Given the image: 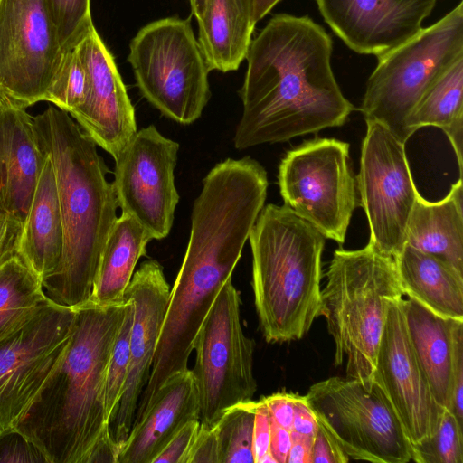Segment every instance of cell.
<instances>
[{"label":"cell","instance_id":"45","mask_svg":"<svg viewBox=\"0 0 463 463\" xmlns=\"http://www.w3.org/2000/svg\"><path fill=\"white\" fill-rule=\"evenodd\" d=\"M280 0H253V19L255 24L268 14Z\"/></svg>","mask_w":463,"mask_h":463},{"label":"cell","instance_id":"10","mask_svg":"<svg viewBox=\"0 0 463 463\" xmlns=\"http://www.w3.org/2000/svg\"><path fill=\"white\" fill-rule=\"evenodd\" d=\"M349 147L336 138L307 140L287 152L278 175L284 204L340 245L358 204Z\"/></svg>","mask_w":463,"mask_h":463},{"label":"cell","instance_id":"31","mask_svg":"<svg viewBox=\"0 0 463 463\" xmlns=\"http://www.w3.org/2000/svg\"><path fill=\"white\" fill-rule=\"evenodd\" d=\"M88 78L77 47L63 52L44 101L71 114L87 96Z\"/></svg>","mask_w":463,"mask_h":463},{"label":"cell","instance_id":"14","mask_svg":"<svg viewBox=\"0 0 463 463\" xmlns=\"http://www.w3.org/2000/svg\"><path fill=\"white\" fill-rule=\"evenodd\" d=\"M62 55L45 0H0V91L25 108L44 101Z\"/></svg>","mask_w":463,"mask_h":463},{"label":"cell","instance_id":"30","mask_svg":"<svg viewBox=\"0 0 463 463\" xmlns=\"http://www.w3.org/2000/svg\"><path fill=\"white\" fill-rule=\"evenodd\" d=\"M257 401L241 402L226 410L213 428L220 463H254L252 441Z\"/></svg>","mask_w":463,"mask_h":463},{"label":"cell","instance_id":"23","mask_svg":"<svg viewBox=\"0 0 463 463\" xmlns=\"http://www.w3.org/2000/svg\"><path fill=\"white\" fill-rule=\"evenodd\" d=\"M62 247L59 197L53 168L47 155L28 213L21 224L16 254L43 282L56 270Z\"/></svg>","mask_w":463,"mask_h":463},{"label":"cell","instance_id":"5","mask_svg":"<svg viewBox=\"0 0 463 463\" xmlns=\"http://www.w3.org/2000/svg\"><path fill=\"white\" fill-rule=\"evenodd\" d=\"M249 241L254 304L265 340L301 339L320 317L325 237L285 204L269 203Z\"/></svg>","mask_w":463,"mask_h":463},{"label":"cell","instance_id":"21","mask_svg":"<svg viewBox=\"0 0 463 463\" xmlns=\"http://www.w3.org/2000/svg\"><path fill=\"white\" fill-rule=\"evenodd\" d=\"M407 329L434 399L451 411L456 373L463 368V320L435 315L412 298L404 299Z\"/></svg>","mask_w":463,"mask_h":463},{"label":"cell","instance_id":"34","mask_svg":"<svg viewBox=\"0 0 463 463\" xmlns=\"http://www.w3.org/2000/svg\"><path fill=\"white\" fill-rule=\"evenodd\" d=\"M62 52L76 47L94 27L90 0H45Z\"/></svg>","mask_w":463,"mask_h":463},{"label":"cell","instance_id":"7","mask_svg":"<svg viewBox=\"0 0 463 463\" xmlns=\"http://www.w3.org/2000/svg\"><path fill=\"white\" fill-rule=\"evenodd\" d=\"M463 58V2L435 24L378 57L360 111L406 143L414 108L436 80Z\"/></svg>","mask_w":463,"mask_h":463},{"label":"cell","instance_id":"4","mask_svg":"<svg viewBox=\"0 0 463 463\" xmlns=\"http://www.w3.org/2000/svg\"><path fill=\"white\" fill-rule=\"evenodd\" d=\"M34 121L53 168L63 230L60 263L43 286L50 300L75 307L90 298L118 206L97 145L71 116L50 105Z\"/></svg>","mask_w":463,"mask_h":463},{"label":"cell","instance_id":"33","mask_svg":"<svg viewBox=\"0 0 463 463\" xmlns=\"http://www.w3.org/2000/svg\"><path fill=\"white\" fill-rule=\"evenodd\" d=\"M133 311V303L129 299V304L115 342L107 370L104 405L109 427L114 419L127 380L129 364V337Z\"/></svg>","mask_w":463,"mask_h":463},{"label":"cell","instance_id":"15","mask_svg":"<svg viewBox=\"0 0 463 463\" xmlns=\"http://www.w3.org/2000/svg\"><path fill=\"white\" fill-rule=\"evenodd\" d=\"M178 150V143L150 125L137 131L114 159L118 206L156 240L169 234L179 202L174 175Z\"/></svg>","mask_w":463,"mask_h":463},{"label":"cell","instance_id":"38","mask_svg":"<svg viewBox=\"0 0 463 463\" xmlns=\"http://www.w3.org/2000/svg\"><path fill=\"white\" fill-rule=\"evenodd\" d=\"M186 463H220L218 440L213 427L200 424Z\"/></svg>","mask_w":463,"mask_h":463},{"label":"cell","instance_id":"28","mask_svg":"<svg viewBox=\"0 0 463 463\" xmlns=\"http://www.w3.org/2000/svg\"><path fill=\"white\" fill-rule=\"evenodd\" d=\"M408 127L412 135L424 127L442 129L455 152L462 177L463 58L456 61L428 89L411 112Z\"/></svg>","mask_w":463,"mask_h":463},{"label":"cell","instance_id":"36","mask_svg":"<svg viewBox=\"0 0 463 463\" xmlns=\"http://www.w3.org/2000/svg\"><path fill=\"white\" fill-rule=\"evenodd\" d=\"M200 427V421L192 420L186 422L168 441L153 463H186L192 444Z\"/></svg>","mask_w":463,"mask_h":463},{"label":"cell","instance_id":"1","mask_svg":"<svg viewBox=\"0 0 463 463\" xmlns=\"http://www.w3.org/2000/svg\"><path fill=\"white\" fill-rule=\"evenodd\" d=\"M332 52L331 37L309 16L271 17L246 55L234 146L287 142L343 126L354 107L336 82Z\"/></svg>","mask_w":463,"mask_h":463},{"label":"cell","instance_id":"44","mask_svg":"<svg viewBox=\"0 0 463 463\" xmlns=\"http://www.w3.org/2000/svg\"><path fill=\"white\" fill-rule=\"evenodd\" d=\"M313 439L291 431V447L287 463H310Z\"/></svg>","mask_w":463,"mask_h":463},{"label":"cell","instance_id":"20","mask_svg":"<svg viewBox=\"0 0 463 463\" xmlns=\"http://www.w3.org/2000/svg\"><path fill=\"white\" fill-rule=\"evenodd\" d=\"M26 109L0 91V213L21 222L47 156Z\"/></svg>","mask_w":463,"mask_h":463},{"label":"cell","instance_id":"46","mask_svg":"<svg viewBox=\"0 0 463 463\" xmlns=\"http://www.w3.org/2000/svg\"><path fill=\"white\" fill-rule=\"evenodd\" d=\"M210 0H189L192 14L197 22L201 20Z\"/></svg>","mask_w":463,"mask_h":463},{"label":"cell","instance_id":"8","mask_svg":"<svg viewBox=\"0 0 463 463\" xmlns=\"http://www.w3.org/2000/svg\"><path fill=\"white\" fill-rule=\"evenodd\" d=\"M128 61L142 96L164 116L188 125L211 96L210 71L189 20L167 17L142 27Z\"/></svg>","mask_w":463,"mask_h":463},{"label":"cell","instance_id":"11","mask_svg":"<svg viewBox=\"0 0 463 463\" xmlns=\"http://www.w3.org/2000/svg\"><path fill=\"white\" fill-rule=\"evenodd\" d=\"M305 397L349 460L412 461V444L375 383L367 388L357 380L333 376L311 385Z\"/></svg>","mask_w":463,"mask_h":463},{"label":"cell","instance_id":"29","mask_svg":"<svg viewBox=\"0 0 463 463\" xmlns=\"http://www.w3.org/2000/svg\"><path fill=\"white\" fill-rule=\"evenodd\" d=\"M49 300L42 279L14 254L0 266V340L24 325Z\"/></svg>","mask_w":463,"mask_h":463},{"label":"cell","instance_id":"43","mask_svg":"<svg viewBox=\"0 0 463 463\" xmlns=\"http://www.w3.org/2000/svg\"><path fill=\"white\" fill-rule=\"evenodd\" d=\"M291 447V430L282 428L270 419L269 452L276 463H287Z\"/></svg>","mask_w":463,"mask_h":463},{"label":"cell","instance_id":"13","mask_svg":"<svg viewBox=\"0 0 463 463\" xmlns=\"http://www.w3.org/2000/svg\"><path fill=\"white\" fill-rule=\"evenodd\" d=\"M75 316L49 299L0 340V432L15 427L62 359Z\"/></svg>","mask_w":463,"mask_h":463},{"label":"cell","instance_id":"12","mask_svg":"<svg viewBox=\"0 0 463 463\" xmlns=\"http://www.w3.org/2000/svg\"><path fill=\"white\" fill-rule=\"evenodd\" d=\"M355 181L369 224L368 243L394 259L405 245L409 219L420 193L405 143L378 122L366 121Z\"/></svg>","mask_w":463,"mask_h":463},{"label":"cell","instance_id":"6","mask_svg":"<svg viewBox=\"0 0 463 463\" xmlns=\"http://www.w3.org/2000/svg\"><path fill=\"white\" fill-rule=\"evenodd\" d=\"M326 278L320 316L335 342V364L345 362L346 378L371 388L389 300L404 296L394 259L369 243L359 250L338 248Z\"/></svg>","mask_w":463,"mask_h":463},{"label":"cell","instance_id":"42","mask_svg":"<svg viewBox=\"0 0 463 463\" xmlns=\"http://www.w3.org/2000/svg\"><path fill=\"white\" fill-rule=\"evenodd\" d=\"M317 429V420L305 395L297 393L291 431L314 438Z\"/></svg>","mask_w":463,"mask_h":463},{"label":"cell","instance_id":"18","mask_svg":"<svg viewBox=\"0 0 463 463\" xmlns=\"http://www.w3.org/2000/svg\"><path fill=\"white\" fill-rule=\"evenodd\" d=\"M88 78L84 103L70 115L114 159L137 130L134 107L114 58L93 27L76 46Z\"/></svg>","mask_w":463,"mask_h":463},{"label":"cell","instance_id":"3","mask_svg":"<svg viewBox=\"0 0 463 463\" xmlns=\"http://www.w3.org/2000/svg\"><path fill=\"white\" fill-rule=\"evenodd\" d=\"M128 304L125 298L75 307L62 359L14 427L47 463H85L94 445L111 435L104 405L106 375Z\"/></svg>","mask_w":463,"mask_h":463},{"label":"cell","instance_id":"40","mask_svg":"<svg viewBox=\"0 0 463 463\" xmlns=\"http://www.w3.org/2000/svg\"><path fill=\"white\" fill-rule=\"evenodd\" d=\"M270 417L262 399L257 401L253 425L252 451L254 463L269 452Z\"/></svg>","mask_w":463,"mask_h":463},{"label":"cell","instance_id":"19","mask_svg":"<svg viewBox=\"0 0 463 463\" xmlns=\"http://www.w3.org/2000/svg\"><path fill=\"white\" fill-rule=\"evenodd\" d=\"M333 32L352 51L378 57L415 36L437 0H315Z\"/></svg>","mask_w":463,"mask_h":463},{"label":"cell","instance_id":"32","mask_svg":"<svg viewBox=\"0 0 463 463\" xmlns=\"http://www.w3.org/2000/svg\"><path fill=\"white\" fill-rule=\"evenodd\" d=\"M416 463H463V423L444 410L439 428L428 439L412 444Z\"/></svg>","mask_w":463,"mask_h":463},{"label":"cell","instance_id":"39","mask_svg":"<svg viewBox=\"0 0 463 463\" xmlns=\"http://www.w3.org/2000/svg\"><path fill=\"white\" fill-rule=\"evenodd\" d=\"M297 393L278 392L262 397L269 417L279 426L291 430Z\"/></svg>","mask_w":463,"mask_h":463},{"label":"cell","instance_id":"37","mask_svg":"<svg viewBox=\"0 0 463 463\" xmlns=\"http://www.w3.org/2000/svg\"><path fill=\"white\" fill-rule=\"evenodd\" d=\"M347 456L331 434L317 421L312 444L310 463H346Z\"/></svg>","mask_w":463,"mask_h":463},{"label":"cell","instance_id":"2","mask_svg":"<svg viewBox=\"0 0 463 463\" xmlns=\"http://www.w3.org/2000/svg\"><path fill=\"white\" fill-rule=\"evenodd\" d=\"M264 203V195L243 179L225 174L203 178L192 208L187 249L170 290L149 380L133 424L165 382L188 369L198 332L222 286L232 279Z\"/></svg>","mask_w":463,"mask_h":463},{"label":"cell","instance_id":"16","mask_svg":"<svg viewBox=\"0 0 463 463\" xmlns=\"http://www.w3.org/2000/svg\"><path fill=\"white\" fill-rule=\"evenodd\" d=\"M373 383L384 393L411 444L430 438L443 411L433 397L410 340L404 298L389 300Z\"/></svg>","mask_w":463,"mask_h":463},{"label":"cell","instance_id":"25","mask_svg":"<svg viewBox=\"0 0 463 463\" xmlns=\"http://www.w3.org/2000/svg\"><path fill=\"white\" fill-rule=\"evenodd\" d=\"M463 183H454L447 195L430 202L418 194L406 231L405 244L437 256L463 273Z\"/></svg>","mask_w":463,"mask_h":463},{"label":"cell","instance_id":"26","mask_svg":"<svg viewBox=\"0 0 463 463\" xmlns=\"http://www.w3.org/2000/svg\"><path fill=\"white\" fill-rule=\"evenodd\" d=\"M253 0H210L198 22V43L211 71H236L254 30Z\"/></svg>","mask_w":463,"mask_h":463},{"label":"cell","instance_id":"17","mask_svg":"<svg viewBox=\"0 0 463 463\" xmlns=\"http://www.w3.org/2000/svg\"><path fill=\"white\" fill-rule=\"evenodd\" d=\"M170 288L163 267L156 260L144 261L125 291L133 303L129 337V364L122 395L110 424L120 446L132 428L140 396L149 380L153 359L166 314Z\"/></svg>","mask_w":463,"mask_h":463},{"label":"cell","instance_id":"9","mask_svg":"<svg viewBox=\"0 0 463 463\" xmlns=\"http://www.w3.org/2000/svg\"><path fill=\"white\" fill-rule=\"evenodd\" d=\"M240 293L229 279L209 310L194 345L191 369L199 399L198 420L212 428L228 410L251 401L255 343L243 331Z\"/></svg>","mask_w":463,"mask_h":463},{"label":"cell","instance_id":"22","mask_svg":"<svg viewBox=\"0 0 463 463\" xmlns=\"http://www.w3.org/2000/svg\"><path fill=\"white\" fill-rule=\"evenodd\" d=\"M198 414L197 388L188 368L173 374L159 388L120 446L117 463H153L171 438L186 422L198 420Z\"/></svg>","mask_w":463,"mask_h":463},{"label":"cell","instance_id":"35","mask_svg":"<svg viewBox=\"0 0 463 463\" xmlns=\"http://www.w3.org/2000/svg\"><path fill=\"white\" fill-rule=\"evenodd\" d=\"M6 462L47 463V460L39 448L14 427L0 432V463Z\"/></svg>","mask_w":463,"mask_h":463},{"label":"cell","instance_id":"24","mask_svg":"<svg viewBox=\"0 0 463 463\" xmlns=\"http://www.w3.org/2000/svg\"><path fill=\"white\" fill-rule=\"evenodd\" d=\"M404 295L437 316L463 320V273L448 261L405 244L394 258Z\"/></svg>","mask_w":463,"mask_h":463},{"label":"cell","instance_id":"27","mask_svg":"<svg viewBox=\"0 0 463 463\" xmlns=\"http://www.w3.org/2000/svg\"><path fill=\"white\" fill-rule=\"evenodd\" d=\"M151 240L152 236L134 218L121 213L103 249L90 300L100 305L124 300L136 265L146 256Z\"/></svg>","mask_w":463,"mask_h":463},{"label":"cell","instance_id":"41","mask_svg":"<svg viewBox=\"0 0 463 463\" xmlns=\"http://www.w3.org/2000/svg\"><path fill=\"white\" fill-rule=\"evenodd\" d=\"M22 222L11 214L0 213V266L16 254Z\"/></svg>","mask_w":463,"mask_h":463}]
</instances>
